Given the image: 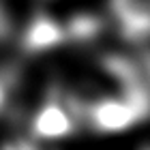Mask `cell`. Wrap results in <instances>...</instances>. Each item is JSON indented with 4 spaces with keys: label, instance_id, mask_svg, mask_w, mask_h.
<instances>
[{
    "label": "cell",
    "instance_id": "3",
    "mask_svg": "<svg viewBox=\"0 0 150 150\" xmlns=\"http://www.w3.org/2000/svg\"><path fill=\"white\" fill-rule=\"evenodd\" d=\"M112 11L127 39L150 37V0H112Z\"/></svg>",
    "mask_w": 150,
    "mask_h": 150
},
{
    "label": "cell",
    "instance_id": "2",
    "mask_svg": "<svg viewBox=\"0 0 150 150\" xmlns=\"http://www.w3.org/2000/svg\"><path fill=\"white\" fill-rule=\"evenodd\" d=\"M77 112L71 99H50L32 120V135L37 139H60L75 131Z\"/></svg>",
    "mask_w": 150,
    "mask_h": 150
},
{
    "label": "cell",
    "instance_id": "8",
    "mask_svg": "<svg viewBox=\"0 0 150 150\" xmlns=\"http://www.w3.org/2000/svg\"><path fill=\"white\" fill-rule=\"evenodd\" d=\"M4 99H6V84L4 79H0V107L4 105Z\"/></svg>",
    "mask_w": 150,
    "mask_h": 150
},
{
    "label": "cell",
    "instance_id": "7",
    "mask_svg": "<svg viewBox=\"0 0 150 150\" xmlns=\"http://www.w3.org/2000/svg\"><path fill=\"white\" fill-rule=\"evenodd\" d=\"M9 37H11V19L4 13V9L0 6V41H4Z\"/></svg>",
    "mask_w": 150,
    "mask_h": 150
},
{
    "label": "cell",
    "instance_id": "4",
    "mask_svg": "<svg viewBox=\"0 0 150 150\" xmlns=\"http://www.w3.org/2000/svg\"><path fill=\"white\" fill-rule=\"evenodd\" d=\"M64 41H69L64 24L56 22L54 17L39 15L28 24V28L22 37V45L28 54H39V52L52 50V47L64 43Z\"/></svg>",
    "mask_w": 150,
    "mask_h": 150
},
{
    "label": "cell",
    "instance_id": "1",
    "mask_svg": "<svg viewBox=\"0 0 150 150\" xmlns=\"http://www.w3.org/2000/svg\"><path fill=\"white\" fill-rule=\"evenodd\" d=\"M148 116H150V112L146 107L137 105L135 101H131L125 94L99 99L84 110V118L90 122V127L97 129V131H103V133L125 131V129L137 125Z\"/></svg>",
    "mask_w": 150,
    "mask_h": 150
},
{
    "label": "cell",
    "instance_id": "5",
    "mask_svg": "<svg viewBox=\"0 0 150 150\" xmlns=\"http://www.w3.org/2000/svg\"><path fill=\"white\" fill-rule=\"evenodd\" d=\"M67 26V35L69 39H75V41H88V39H94L101 32L103 24H101L99 17H92V15H77L69 19Z\"/></svg>",
    "mask_w": 150,
    "mask_h": 150
},
{
    "label": "cell",
    "instance_id": "9",
    "mask_svg": "<svg viewBox=\"0 0 150 150\" xmlns=\"http://www.w3.org/2000/svg\"><path fill=\"white\" fill-rule=\"evenodd\" d=\"M142 150H150V146H146V148H142Z\"/></svg>",
    "mask_w": 150,
    "mask_h": 150
},
{
    "label": "cell",
    "instance_id": "6",
    "mask_svg": "<svg viewBox=\"0 0 150 150\" xmlns=\"http://www.w3.org/2000/svg\"><path fill=\"white\" fill-rule=\"evenodd\" d=\"M2 150H39V148L32 139H13V142H6Z\"/></svg>",
    "mask_w": 150,
    "mask_h": 150
}]
</instances>
